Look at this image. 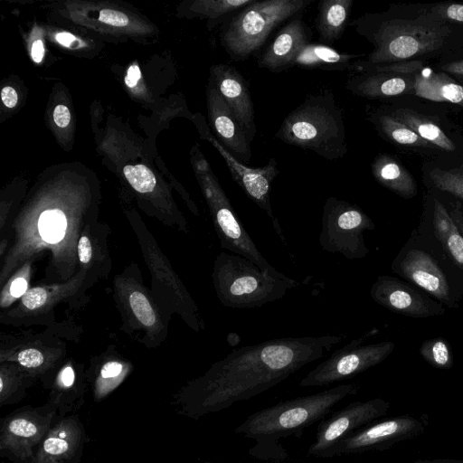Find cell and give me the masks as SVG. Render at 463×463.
I'll use <instances>...</instances> for the list:
<instances>
[{
  "instance_id": "1",
  "label": "cell",
  "mask_w": 463,
  "mask_h": 463,
  "mask_svg": "<svg viewBox=\"0 0 463 463\" xmlns=\"http://www.w3.org/2000/svg\"><path fill=\"white\" fill-rule=\"evenodd\" d=\"M345 338L344 333L288 336L233 349L179 394L178 411L198 420L251 399L322 358Z\"/></svg>"
},
{
  "instance_id": "2",
  "label": "cell",
  "mask_w": 463,
  "mask_h": 463,
  "mask_svg": "<svg viewBox=\"0 0 463 463\" xmlns=\"http://www.w3.org/2000/svg\"><path fill=\"white\" fill-rule=\"evenodd\" d=\"M368 40L373 50L355 66L384 65L409 61L440 52L448 43L452 28L426 13L422 7L413 18L402 17L395 7L377 14H364L350 23Z\"/></svg>"
},
{
  "instance_id": "3",
  "label": "cell",
  "mask_w": 463,
  "mask_h": 463,
  "mask_svg": "<svg viewBox=\"0 0 463 463\" xmlns=\"http://www.w3.org/2000/svg\"><path fill=\"white\" fill-rule=\"evenodd\" d=\"M357 383H343L325 391L280 402L257 411L235 429V432L255 440L249 450L250 457L275 462L288 458L281 439L300 437L303 430L321 421L342 400L354 395Z\"/></svg>"
},
{
  "instance_id": "4",
  "label": "cell",
  "mask_w": 463,
  "mask_h": 463,
  "mask_svg": "<svg viewBox=\"0 0 463 463\" xmlns=\"http://www.w3.org/2000/svg\"><path fill=\"white\" fill-rule=\"evenodd\" d=\"M276 137L326 160L340 159L347 152L344 109L330 90L312 93L284 118Z\"/></svg>"
},
{
  "instance_id": "5",
  "label": "cell",
  "mask_w": 463,
  "mask_h": 463,
  "mask_svg": "<svg viewBox=\"0 0 463 463\" xmlns=\"http://www.w3.org/2000/svg\"><path fill=\"white\" fill-rule=\"evenodd\" d=\"M391 269L446 308L463 306V277L439 248L416 229L392 261Z\"/></svg>"
},
{
  "instance_id": "6",
  "label": "cell",
  "mask_w": 463,
  "mask_h": 463,
  "mask_svg": "<svg viewBox=\"0 0 463 463\" xmlns=\"http://www.w3.org/2000/svg\"><path fill=\"white\" fill-rule=\"evenodd\" d=\"M213 284L221 303L231 308H255L285 297L298 281L260 269L248 259L222 251L213 267Z\"/></svg>"
},
{
  "instance_id": "7",
  "label": "cell",
  "mask_w": 463,
  "mask_h": 463,
  "mask_svg": "<svg viewBox=\"0 0 463 463\" xmlns=\"http://www.w3.org/2000/svg\"><path fill=\"white\" fill-rule=\"evenodd\" d=\"M312 0L254 2L230 17L222 33V44L232 60H245L256 52L280 24L301 14ZM298 17V16H297Z\"/></svg>"
},
{
  "instance_id": "8",
  "label": "cell",
  "mask_w": 463,
  "mask_h": 463,
  "mask_svg": "<svg viewBox=\"0 0 463 463\" xmlns=\"http://www.w3.org/2000/svg\"><path fill=\"white\" fill-rule=\"evenodd\" d=\"M198 170L221 247L248 259L263 271L281 279H288V277L278 271L260 253L238 218L225 192L203 159L200 161Z\"/></svg>"
},
{
  "instance_id": "9",
  "label": "cell",
  "mask_w": 463,
  "mask_h": 463,
  "mask_svg": "<svg viewBox=\"0 0 463 463\" xmlns=\"http://www.w3.org/2000/svg\"><path fill=\"white\" fill-rule=\"evenodd\" d=\"M374 229L375 223L361 207L330 196L323 206L319 245L347 260L363 259L369 254L364 232Z\"/></svg>"
},
{
  "instance_id": "10",
  "label": "cell",
  "mask_w": 463,
  "mask_h": 463,
  "mask_svg": "<svg viewBox=\"0 0 463 463\" xmlns=\"http://www.w3.org/2000/svg\"><path fill=\"white\" fill-rule=\"evenodd\" d=\"M375 329L336 349L300 381L301 387L327 386L347 380L383 362L394 350L392 341L365 344Z\"/></svg>"
},
{
  "instance_id": "11",
  "label": "cell",
  "mask_w": 463,
  "mask_h": 463,
  "mask_svg": "<svg viewBox=\"0 0 463 463\" xmlns=\"http://www.w3.org/2000/svg\"><path fill=\"white\" fill-rule=\"evenodd\" d=\"M59 418L56 407L18 409L2 420L0 456L9 463H33L42 442Z\"/></svg>"
},
{
  "instance_id": "12",
  "label": "cell",
  "mask_w": 463,
  "mask_h": 463,
  "mask_svg": "<svg viewBox=\"0 0 463 463\" xmlns=\"http://www.w3.org/2000/svg\"><path fill=\"white\" fill-rule=\"evenodd\" d=\"M428 424L427 414L420 417L402 414L373 421L342 439L327 452L326 458L387 449L421 435Z\"/></svg>"
},
{
  "instance_id": "13",
  "label": "cell",
  "mask_w": 463,
  "mask_h": 463,
  "mask_svg": "<svg viewBox=\"0 0 463 463\" xmlns=\"http://www.w3.org/2000/svg\"><path fill=\"white\" fill-rule=\"evenodd\" d=\"M391 403L380 397L354 402L323 419L307 456L326 458L327 452L356 430L384 416Z\"/></svg>"
},
{
  "instance_id": "14",
  "label": "cell",
  "mask_w": 463,
  "mask_h": 463,
  "mask_svg": "<svg viewBox=\"0 0 463 463\" xmlns=\"http://www.w3.org/2000/svg\"><path fill=\"white\" fill-rule=\"evenodd\" d=\"M372 299L383 307L413 318L442 316L446 307L416 286L404 279L380 275L370 288Z\"/></svg>"
},
{
  "instance_id": "15",
  "label": "cell",
  "mask_w": 463,
  "mask_h": 463,
  "mask_svg": "<svg viewBox=\"0 0 463 463\" xmlns=\"http://www.w3.org/2000/svg\"><path fill=\"white\" fill-rule=\"evenodd\" d=\"M208 139L223 157L232 179L246 195L268 214L272 221L276 233L287 245L281 226L274 215L270 202L271 184L279 174L275 158H269L262 167L252 168L239 161L213 136L208 135Z\"/></svg>"
},
{
  "instance_id": "16",
  "label": "cell",
  "mask_w": 463,
  "mask_h": 463,
  "mask_svg": "<svg viewBox=\"0 0 463 463\" xmlns=\"http://www.w3.org/2000/svg\"><path fill=\"white\" fill-rule=\"evenodd\" d=\"M415 229L432 241L463 277V234L435 192L425 194Z\"/></svg>"
},
{
  "instance_id": "17",
  "label": "cell",
  "mask_w": 463,
  "mask_h": 463,
  "mask_svg": "<svg viewBox=\"0 0 463 463\" xmlns=\"http://www.w3.org/2000/svg\"><path fill=\"white\" fill-rule=\"evenodd\" d=\"M87 439L84 427L76 415L59 416L33 463H80Z\"/></svg>"
},
{
  "instance_id": "18",
  "label": "cell",
  "mask_w": 463,
  "mask_h": 463,
  "mask_svg": "<svg viewBox=\"0 0 463 463\" xmlns=\"http://www.w3.org/2000/svg\"><path fill=\"white\" fill-rule=\"evenodd\" d=\"M388 70L395 73L412 75V94L419 98L463 107V86L442 71L425 68L420 60L392 63Z\"/></svg>"
},
{
  "instance_id": "19",
  "label": "cell",
  "mask_w": 463,
  "mask_h": 463,
  "mask_svg": "<svg viewBox=\"0 0 463 463\" xmlns=\"http://www.w3.org/2000/svg\"><path fill=\"white\" fill-rule=\"evenodd\" d=\"M213 81L250 142L257 133L253 104L247 82L240 71L229 64L214 65Z\"/></svg>"
},
{
  "instance_id": "20",
  "label": "cell",
  "mask_w": 463,
  "mask_h": 463,
  "mask_svg": "<svg viewBox=\"0 0 463 463\" xmlns=\"http://www.w3.org/2000/svg\"><path fill=\"white\" fill-rule=\"evenodd\" d=\"M209 111L214 132L222 144L241 162L251 158L250 142L222 97L215 84L209 91Z\"/></svg>"
},
{
  "instance_id": "21",
  "label": "cell",
  "mask_w": 463,
  "mask_h": 463,
  "mask_svg": "<svg viewBox=\"0 0 463 463\" xmlns=\"http://www.w3.org/2000/svg\"><path fill=\"white\" fill-rule=\"evenodd\" d=\"M304 22L299 16L290 20L278 33L258 60V66L274 72L290 68L296 54L309 41Z\"/></svg>"
},
{
  "instance_id": "22",
  "label": "cell",
  "mask_w": 463,
  "mask_h": 463,
  "mask_svg": "<svg viewBox=\"0 0 463 463\" xmlns=\"http://www.w3.org/2000/svg\"><path fill=\"white\" fill-rule=\"evenodd\" d=\"M345 88L353 94L368 99H388L412 93V75L394 72H357L349 77Z\"/></svg>"
},
{
  "instance_id": "23",
  "label": "cell",
  "mask_w": 463,
  "mask_h": 463,
  "mask_svg": "<svg viewBox=\"0 0 463 463\" xmlns=\"http://www.w3.org/2000/svg\"><path fill=\"white\" fill-rule=\"evenodd\" d=\"M390 115L413 129L423 140L446 152L455 153L458 146L435 121L418 111L402 107L382 106Z\"/></svg>"
},
{
  "instance_id": "24",
  "label": "cell",
  "mask_w": 463,
  "mask_h": 463,
  "mask_svg": "<svg viewBox=\"0 0 463 463\" xmlns=\"http://www.w3.org/2000/svg\"><path fill=\"white\" fill-rule=\"evenodd\" d=\"M359 57L340 52L326 44L307 43L299 49L290 67L354 71V63Z\"/></svg>"
},
{
  "instance_id": "25",
  "label": "cell",
  "mask_w": 463,
  "mask_h": 463,
  "mask_svg": "<svg viewBox=\"0 0 463 463\" xmlns=\"http://www.w3.org/2000/svg\"><path fill=\"white\" fill-rule=\"evenodd\" d=\"M374 179L397 195L411 199L417 194L412 175L393 156L379 154L371 165Z\"/></svg>"
},
{
  "instance_id": "26",
  "label": "cell",
  "mask_w": 463,
  "mask_h": 463,
  "mask_svg": "<svg viewBox=\"0 0 463 463\" xmlns=\"http://www.w3.org/2000/svg\"><path fill=\"white\" fill-rule=\"evenodd\" d=\"M353 4V0L318 2L316 29L320 42L333 43L342 36L349 23Z\"/></svg>"
},
{
  "instance_id": "27",
  "label": "cell",
  "mask_w": 463,
  "mask_h": 463,
  "mask_svg": "<svg viewBox=\"0 0 463 463\" xmlns=\"http://www.w3.org/2000/svg\"><path fill=\"white\" fill-rule=\"evenodd\" d=\"M368 118L377 131L393 144L419 148H435L382 107L373 109L368 114Z\"/></svg>"
},
{
  "instance_id": "28",
  "label": "cell",
  "mask_w": 463,
  "mask_h": 463,
  "mask_svg": "<svg viewBox=\"0 0 463 463\" xmlns=\"http://www.w3.org/2000/svg\"><path fill=\"white\" fill-rule=\"evenodd\" d=\"M430 191L449 194L463 202V170L433 167L426 174Z\"/></svg>"
},
{
  "instance_id": "29",
  "label": "cell",
  "mask_w": 463,
  "mask_h": 463,
  "mask_svg": "<svg viewBox=\"0 0 463 463\" xmlns=\"http://www.w3.org/2000/svg\"><path fill=\"white\" fill-rule=\"evenodd\" d=\"M419 354L430 366L449 370L453 366V354L449 343L443 337H432L425 340Z\"/></svg>"
},
{
  "instance_id": "30",
  "label": "cell",
  "mask_w": 463,
  "mask_h": 463,
  "mask_svg": "<svg viewBox=\"0 0 463 463\" xmlns=\"http://www.w3.org/2000/svg\"><path fill=\"white\" fill-rule=\"evenodd\" d=\"M38 228L42 238L46 241H60L66 229L65 216L60 210H47L41 214Z\"/></svg>"
},
{
  "instance_id": "31",
  "label": "cell",
  "mask_w": 463,
  "mask_h": 463,
  "mask_svg": "<svg viewBox=\"0 0 463 463\" xmlns=\"http://www.w3.org/2000/svg\"><path fill=\"white\" fill-rule=\"evenodd\" d=\"M124 175L132 185L139 193L152 192L156 186V177L152 171L144 165H126Z\"/></svg>"
},
{
  "instance_id": "32",
  "label": "cell",
  "mask_w": 463,
  "mask_h": 463,
  "mask_svg": "<svg viewBox=\"0 0 463 463\" xmlns=\"http://www.w3.org/2000/svg\"><path fill=\"white\" fill-rule=\"evenodd\" d=\"M422 9L438 20L446 23L463 24V4L437 3L427 5Z\"/></svg>"
},
{
  "instance_id": "33",
  "label": "cell",
  "mask_w": 463,
  "mask_h": 463,
  "mask_svg": "<svg viewBox=\"0 0 463 463\" xmlns=\"http://www.w3.org/2000/svg\"><path fill=\"white\" fill-rule=\"evenodd\" d=\"M130 307L137 318L145 326H152L156 322L153 308L144 294L134 291L129 295Z\"/></svg>"
},
{
  "instance_id": "34",
  "label": "cell",
  "mask_w": 463,
  "mask_h": 463,
  "mask_svg": "<svg viewBox=\"0 0 463 463\" xmlns=\"http://www.w3.org/2000/svg\"><path fill=\"white\" fill-rule=\"evenodd\" d=\"M123 372V365L116 361L106 363L100 369L99 375L103 386L96 397L97 400H102L112 390L110 382L117 379Z\"/></svg>"
},
{
  "instance_id": "35",
  "label": "cell",
  "mask_w": 463,
  "mask_h": 463,
  "mask_svg": "<svg viewBox=\"0 0 463 463\" xmlns=\"http://www.w3.org/2000/svg\"><path fill=\"white\" fill-rule=\"evenodd\" d=\"M430 191V190H429ZM434 192V191H432ZM447 207L449 215L463 234V202L443 193L435 192Z\"/></svg>"
},
{
  "instance_id": "36",
  "label": "cell",
  "mask_w": 463,
  "mask_h": 463,
  "mask_svg": "<svg viewBox=\"0 0 463 463\" xmlns=\"http://www.w3.org/2000/svg\"><path fill=\"white\" fill-rule=\"evenodd\" d=\"M437 69L448 74L463 86V56L444 59Z\"/></svg>"
},
{
  "instance_id": "37",
  "label": "cell",
  "mask_w": 463,
  "mask_h": 463,
  "mask_svg": "<svg viewBox=\"0 0 463 463\" xmlns=\"http://www.w3.org/2000/svg\"><path fill=\"white\" fill-rule=\"evenodd\" d=\"M17 361L22 366L33 369L41 366L44 362V358L39 350L29 348L18 354Z\"/></svg>"
},
{
  "instance_id": "38",
  "label": "cell",
  "mask_w": 463,
  "mask_h": 463,
  "mask_svg": "<svg viewBox=\"0 0 463 463\" xmlns=\"http://www.w3.org/2000/svg\"><path fill=\"white\" fill-rule=\"evenodd\" d=\"M47 299V292L43 288L29 289L23 298V303L28 309H35L42 307Z\"/></svg>"
},
{
  "instance_id": "39",
  "label": "cell",
  "mask_w": 463,
  "mask_h": 463,
  "mask_svg": "<svg viewBox=\"0 0 463 463\" xmlns=\"http://www.w3.org/2000/svg\"><path fill=\"white\" fill-rule=\"evenodd\" d=\"M99 21L113 26H125L128 24V17L118 11L103 9L99 12Z\"/></svg>"
},
{
  "instance_id": "40",
  "label": "cell",
  "mask_w": 463,
  "mask_h": 463,
  "mask_svg": "<svg viewBox=\"0 0 463 463\" xmlns=\"http://www.w3.org/2000/svg\"><path fill=\"white\" fill-rule=\"evenodd\" d=\"M78 254L80 262L87 264L91 259L92 250L88 237L82 236L78 243Z\"/></svg>"
},
{
  "instance_id": "41",
  "label": "cell",
  "mask_w": 463,
  "mask_h": 463,
  "mask_svg": "<svg viewBox=\"0 0 463 463\" xmlns=\"http://www.w3.org/2000/svg\"><path fill=\"white\" fill-rule=\"evenodd\" d=\"M53 119L58 127H67L71 120V114L68 108L64 105H58L53 111Z\"/></svg>"
},
{
  "instance_id": "42",
  "label": "cell",
  "mask_w": 463,
  "mask_h": 463,
  "mask_svg": "<svg viewBox=\"0 0 463 463\" xmlns=\"http://www.w3.org/2000/svg\"><path fill=\"white\" fill-rule=\"evenodd\" d=\"M1 98L3 103L7 108H14L16 105L18 99L15 90L9 86L3 88L1 91Z\"/></svg>"
},
{
  "instance_id": "43",
  "label": "cell",
  "mask_w": 463,
  "mask_h": 463,
  "mask_svg": "<svg viewBox=\"0 0 463 463\" xmlns=\"http://www.w3.org/2000/svg\"><path fill=\"white\" fill-rule=\"evenodd\" d=\"M27 281L24 278L14 279L10 286V293L14 298L24 296L27 291Z\"/></svg>"
},
{
  "instance_id": "44",
  "label": "cell",
  "mask_w": 463,
  "mask_h": 463,
  "mask_svg": "<svg viewBox=\"0 0 463 463\" xmlns=\"http://www.w3.org/2000/svg\"><path fill=\"white\" fill-rule=\"evenodd\" d=\"M141 72L137 65H131L125 77V82L129 88L135 87L140 80Z\"/></svg>"
},
{
  "instance_id": "45",
  "label": "cell",
  "mask_w": 463,
  "mask_h": 463,
  "mask_svg": "<svg viewBox=\"0 0 463 463\" xmlns=\"http://www.w3.org/2000/svg\"><path fill=\"white\" fill-rule=\"evenodd\" d=\"M33 60L39 63L42 61L44 55L43 43L41 40H36L32 45L31 51Z\"/></svg>"
},
{
  "instance_id": "46",
  "label": "cell",
  "mask_w": 463,
  "mask_h": 463,
  "mask_svg": "<svg viewBox=\"0 0 463 463\" xmlns=\"http://www.w3.org/2000/svg\"><path fill=\"white\" fill-rule=\"evenodd\" d=\"M405 463H463V460L451 459V458H425L416 459Z\"/></svg>"
},
{
  "instance_id": "47",
  "label": "cell",
  "mask_w": 463,
  "mask_h": 463,
  "mask_svg": "<svg viewBox=\"0 0 463 463\" xmlns=\"http://www.w3.org/2000/svg\"><path fill=\"white\" fill-rule=\"evenodd\" d=\"M56 40L64 46H71L76 40L75 36L69 33H60L56 35Z\"/></svg>"
},
{
  "instance_id": "48",
  "label": "cell",
  "mask_w": 463,
  "mask_h": 463,
  "mask_svg": "<svg viewBox=\"0 0 463 463\" xmlns=\"http://www.w3.org/2000/svg\"><path fill=\"white\" fill-rule=\"evenodd\" d=\"M206 463H213V462H206Z\"/></svg>"
}]
</instances>
